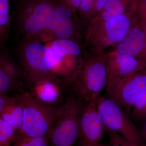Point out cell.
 <instances>
[{
	"label": "cell",
	"instance_id": "12",
	"mask_svg": "<svg viewBox=\"0 0 146 146\" xmlns=\"http://www.w3.org/2000/svg\"><path fill=\"white\" fill-rule=\"evenodd\" d=\"M108 74V82L119 81L146 68L143 62L137 58L121 54L113 50L102 54Z\"/></svg>",
	"mask_w": 146,
	"mask_h": 146
},
{
	"label": "cell",
	"instance_id": "28",
	"mask_svg": "<svg viewBox=\"0 0 146 146\" xmlns=\"http://www.w3.org/2000/svg\"><path fill=\"white\" fill-rule=\"evenodd\" d=\"M101 146H110V145H102V144H101Z\"/></svg>",
	"mask_w": 146,
	"mask_h": 146
},
{
	"label": "cell",
	"instance_id": "20",
	"mask_svg": "<svg viewBox=\"0 0 146 146\" xmlns=\"http://www.w3.org/2000/svg\"><path fill=\"white\" fill-rule=\"evenodd\" d=\"M16 129L0 118V146L10 145L11 142L16 138Z\"/></svg>",
	"mask_w": 146,
	"mask_h": 146
},
{
	"label": "cell",
	"instance_id": "31",
	"mask_svg": "<svg viewBox=\"0 0 146 146\" xmlns=\"http://www.w3.org/2000/svg\"><path fill=\"white\" fill-rule=\"evenodd\" d=\"M100 146H101V144H100Z\"/></svg>",
	"mask_w": 146,
	"mask_h": 146
},
{
	"label": "cell",
	"instance_id": "6",
	"mask_svg": "<svg viewBox=\"0 0 146 146\" xmlns=\"http://www.w3.org/2000/svg\"><path fill=\"white\" fill-rule=\"evenodd\" d=\"M63 0H56L55 6L39 39L42 43L68 39L83 44L88 25L77 16Z\"/></svg>",
	"mask_w": 146,
	"mask_h": 146
},
{
	"label": "cell",
	"instance_id": "3",
	"mask_svg": "<svg viewBox=\"0 0 146 146\" xmlns=\"http://www.w3.org/2000/svg\"><path fill=\"white\" fill-rule=\"evenodd\" d=\"M136 15L128 13L105 20L97 18L87 27L84 49L102 55L108 48H114L124 37Z\"/></svg>",
	"mask_w": 146,
	"mask_h": 146
},
{
	"label": "cell",
	"instance_id": "19",
	"mask_svg": "<svg viewBox=\"0 0 146 146\" xmlns=\"http://www.w3.org/2000/svg\"><path fill=\"white\" fill-rule=\"evenodd\" d=\"M127 13L123 0H107L98 18L105 20Z\"/></svg>",
	"mask_w": 146,
	"mask_h": 146
},
{
	"label": "cell",
	"instance_id": "14",
	"mask_svg": "<svg viewBox=\"0 0 146 146\" xmlns=\"http://www.w3.org/2000/svg\"><path fill=\"white\" fill-rule=\"evenodd\" d=\"M48 43L47 45L50 49L54 57L56 63L55 67L61 58L65 56L72 55L78 57L83 56V45L74 41L68 39H56Z\"/></svg>",
	"mask_w": 146,
	"mask_h": 146
},
{
	"label": "cell",
	"instance_id": "26",
	"mask_svg": "<svg viewBox=\"0 0 146 146\" xmlns=\"http://www.w3.org/2000/svg\"><path fill=\"white\" fill-rule=\"evenodd\" d=\"M140 131L141 138V146H146V120Z\"/></svg>",
	"mask_w": 146,
	"mask_h": 146
},
{
	"label": "cell",
	"instance_id": "1",
	"mask_svg": "<svg viewBox=\"0 0 146 146\" xmlns=\"http://www.w3.org/2000/svg\"><path fill=\"white\" fill-rule=\"evenodd\" d=\"M108 81L102 56L91 53L84 49L81 64L69 85V94L88 103L100 96Z\"/></svg>",
	"mask_w": 146,
	"mask_h": 146
},
{
	"label": "cell",
	"instance_id": "22",
	"mask_svg": "<svg viewBox=\"0 0 146 146\" xmlns=\"http://www.w3.org/2000/svg\"><path fill=\"white\" fill-rule=\"evenodd\" d=\"M11 146H51L48 136L21 137L16 139Z\"/></svg>",
	"mask_w": 146,
	"mask_h": 146
},
{
	"label": "cell",
	"instance_id": "7",
	"mask_svg": "<svg viewBox=\"0 0 146 146\" xmlns=\"http://www.w3.org/2000/svg\"><path fill=\"white\" fill-rule=\"evenodd\" d=\"M85 104L68 94L49 133L51 146H76L79 134L80 117Z\"/></svg>",
	"mask_w": 146,
	"mask_h": 146
},
{
	"label": "cell",
	"instance_id": "17",
	"mask_svg": "<svg viewBox=\"0 0 146 146\" xmlns=\"http://www.w3.org/2000/svg\"><path fill=\"white\" fill-rule=\"evenodd\" d=\"M9 0H0V45L5 46L8 40L12 19L9 14Z\"/></svg>",
	"mask_w": 146,
	"mask_h": 146
},
{
	"label": "cell",
	"instance_id": "5",
	"mask_svg": "<svg viewBox=\"0 0 146 146\" xmlns=\"http://www.w3.org/2000/svg\"><path fill=\"white\" fill-rule=\"evenodd\" d=\"M15 96L23 107V118L15 141L21 137L48 136L57 119L60 107L44 103L25 89Z\"/></svg>",
	"mask_w": 146,
	"mask_h": 146
},
{
	"label": "cell",
	"instance_id": "18",
	"mask_svg": "<svg viewBox=\"0 0 146 146\" xmlns=\"http://www.w3.org/2000/svg\"><path fill=\"white\" fill-rule=\"evenodd\" d=\"M25 84L16 81L0 68V94L15 96L25 90Z\"/></svg>",
	"mask_w": 146,
	"mask_h": 146
},
{
	"label": "cell",
	"instance_id": "16",
	"mask_svg": "<svg viewBox=\"0 0 146 146\" xmlns=\"http://www.w3.org/2000/svg\"><path fill=\"white\" fill-rule=\"evenodd\" d=\"M0 118L12 126L17 131L20 130L23 124V110L16 97L11 104L0 112Z\"/></svg>",
	"mask_w": 146,
	"mask_h": 146
},
{
	"label": "cell",
	"instance_id": "15",
	"mask_svg": "<svg viewBox=\"0 0 146 146\" xmlns=\"http://www.w3.org/2000/svg\"><path fill=\"white\" fill-rule=\"evenodd\" d=\"M0 68L16 81L25 84L21 68L5 46H1L0 49Z\"/></svg>",
	"mask_w": 146,
	"mask_h": 146
},
{
	"label": "cell",
	"instance_id": "30",
	"mask_svg": "<svg viewBox=\"0 0 146 146\" xmlns=\"http://www.w3.org/2000/svg\"><path fill=\"white\" fill-rule=\"evenodd\" d=\"M11 146L10 145H7V146Z\"/></svg>",
	"mask_w": 146,
	"mask_h": 146
},
{
	"label": "cell",
	"instance_id": "10",
	"mask_svg": "<svg viewBox=\"0 0 146 146\" xmlns=\"http://www.w3.org/2000/svg\"><path fill=\"white\" fill-rule=\"evenodd\" d=\"M106 128L99 117L96 100L85 104L79 119V134L76 146H99Z\"/></svg>",
	"mask_w": 146,
	"mask_h": 146
},
{
	"label": "cell",
	"instance_id": "11",
	"mask_svg": "<svg viewBox=\"0 0 146 146\" xmlns=\"http://www.w3.org/2000/svg\"><path fill=\"white\" fill-rule=\"evenodd\" d=\"M28 91L39 100L60 107L69 94V86L57 76L26 84Z\"/></svg>",
	"mask_w": 146,
	"mask_h": 146
},
{
	"label": "cell",
	"instance_id": "4",
	"mask_svg": "<svg viewBox=\"0 0 146 146\" xmlns=\"http://www.w3.org/2000/svg\"><path fill=\"white\" fill-rule=\"evenodd\" d=\"M15 53L26 84L57 76L54 72L56 63L47 45L23 38L17 42Z\"/></svg>",
	"mask_w": 146,
	"mask_h": 146
},
{
	"label": "cell",
	"instance_id": "24",
	"mask_svg": "<svg viewBox=\"0 0 146 146\" xmlns=\"http://www.w3.org/2000/svg\"><path fill=\"white\" fill-rule=\"evenodd\" d=\"M16 98V97L6 94H0V112L5 109Z\"/></svg>",
	"mask_w": 146,
	"mask_h": 146
},
{
	"label": "cell",
	"instance_id": "27",
	"mask_svg": "<svg viewBox=\"0 0 146 146\" xmlns=\"http://www.w3.org/2000/svg\"><path fill=\"white\" fill-rule=\"evenodd\" d=\"M138 58L142 60L146 65V38L143 50L142 52L141 53L140 56Z\"/></svg>",
	"mask_w": 146,
	"mask_h": 146
},
{
	"label": "cell",
	"instance_id": "25",
	"mask_svg": "<svg viewBox=\"0 0 146 146\" xmlns=\"http://www.w3.org/2000/svg\"><path fill=\"white\" fill-rule=\"evenodd\" d=\"M137 15L141 21L146 23V0H140Z\"/></svg>",
	"mask_w": 146,
	"mask_h": 146
},
{
	"label": "cell",
	"instance_id": "2",
	"mask_svg": "<svg viewBox=\"0 0 146 146\" xmlns=\"http://www.w3.org/2000/svg\"><path fill=\"white\" fill-rule=\"evenodd\" d=\"M56 0H16L13 21L15 40L39 42L55 6Z\"/></svg>",
	"mask_w": 146,
	"mask_h": 146
},
{
	"label": "cell",
	"instance_id": "29",
	"mask_svg": "<svg viewBox=\"0 0 146 146\" xmlns=\"http://www.w3.org/2000/svg\"><path fill=\"white\" fill-rule=\"evenodd\" d=\"M63 1H64V0H63ZM67 1H68V0H65V1H64L65 2H66Z\"/></svg>",
	"mask_w": 146,
	"mask_h": 146
},
{
	"label": "cell",
	"instance_id": "8",
	"mask_svg": "<svg viewBox=\"0 0 146 146\" xmlns=\"http://www.w3.org/2000/svg\"><path fill=\"white\" fill-rule=\"evenodd\" d=\"M96 106L106 129L115 131L129 142L141 146L140 131L125 109L109 98L100 96L96 100Z\"/></svg>",
	"mask_w": 146,
	"mask_h": 146
},
{
	"label": "cell",
	"instance_id": "21",
	"mask_svg": "<svg viewBox=\"0 0 146 146\" xmlns=\"http://www.w3.org/2000/svg\"><path fill=\"white\" fill-rule=\"evenodd\" d=\"M129 114L133 121L146 120V93L132 106Z\"/></svg>",
	"mask_w": 146,
	"mask_h": 146
},
{
	"label": "cell",
	"instance_id": "9",
	"mask_svg": "<svg viewBox=\"0 0 146 146\" xmlns=\"http://www.w3.org/2000/svg\"><path fill=\"white\" fill-rule=\"evenodd\" d=\"M106 91L108 98L129 114L132 106L146 93V68L121 80L108 82Z\"/></svg>",
	"mask_w": 146,
	"mask_h": 146
},
{
	"label": "cell",
	"instance_id": "23",
	"mask_svg": "<svg viewBox=\"0 0 146 146\" xmlns=\"http://www.w3.org/2000/svg\"><path fill=\"white\" fill-rule=\"evenodd\" d=\"M106 132L109 137L110 146H141L129 142L115 131L106 129Z\"/></svg>",
	"mask_w": 146,
	"mask_h": 146
},
{
	"label": "cell",
	"instance_id": "13",
	"mask_svg": "<svg viewBox=\"0 0 146 146\" xmlns=\"http://www.w3.org/2000/svg\"><path fill=\"white\" fill-rule=\"evenodd\" d=\"M146 38V23L137 14L127 33L112 50L138 58L143 50Z\"/></svg>",
	"mask_w": 146,
	"mask_h": 146
}]
</instances>
